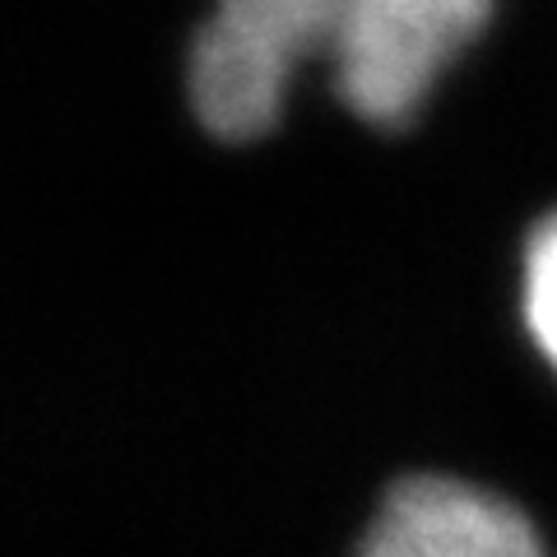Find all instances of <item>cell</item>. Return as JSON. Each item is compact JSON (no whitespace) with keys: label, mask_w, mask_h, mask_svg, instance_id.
Returning a JSON list of instances; mask_svg holds the SVG:
<instances>
[{"label":"cell","mask_w":557,"mask_h":557,"mask_svg":"<svg viewBox=\"0 0 557 557\" xmlns=\"http://www.w3.org/2000/svg\"><path fill=\"white\" fill-rule=\"evenodd\" d=\"M520 311L534 348L557 372V209L534 223L520 260Z\"/></svg>","instance_id":"obj_4"},{"label":"cell","mask_w":557,"mask_h":557,"mask_svg":"<svg viewBox=\"0 0 557 557\" xmlns=\"http://www.w3.org/2000/svg\"><path fill=\"white\" fill-rule=\"evenodd\" d=\"M487 10L493 0H335L325 57L339 98L372 126H405Z\"/></svg>","instance_id":"obj_2"},{"label":"cell","mask_w":557,"mask_h":557,"mask_svg":"<svg viewBox=\"0 0 557 557\" xmlns=\"http://www.w3.org/2000/svg\"><path fill=\"white\" fill-rule=\"evenodd\" d=\"M358 557H548L507 497L465 479H399L358 544Z\"/></svg>","instance_id":"obj_3"},{"label":"cell","mask_w":557,"mask_h":557,"mask_svg":"<svg viewBox=\"0 0 557 557\" xmlns=\"http://www.w3.org/2000/svg\"><path fill=\"white\" fill-rule=\"evenodd\" d=\"M335 0H219L196 28L186 89L200 126L251 139L274 126L293 61L330 47Z\"/></svg>","instance_id":"obj_1"}]
</instances>
